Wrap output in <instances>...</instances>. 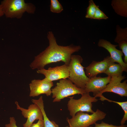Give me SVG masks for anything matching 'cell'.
Returning <instances> with one entry per match:
<instances>
[{"label": "cell", "mask_w": 127, "mask_h": 127, "mask_svg": "<svg viewBox=\"0 0 127 127\" xmlns=\"http://www.w3.org/2000/svg\"><path fill=\"white\" fill-rule=\"evenodd\" d=\"M47 37L49 45L35 57L34 60L30 65L32 69H43L48 64L60 61L68 66L72 54L78 52L81 48L80 46L73 44L67 46L59 45L52 31L48 32Z\"/></svg>", "instance_id": "1"}, {"label": "cell", "mask_w": 127, "mask_h": 127, "mask_svg": "<svg viewBox=\"0 0 127 127\" xmlns=\"http://www.w3.org/2000/svg\"><path fill=\"white\" fill-rule=\"evenodd\" d=\"M0 4L4 15L8 18L20 19L24 12L33 14L36 10L34 5L24 0H4Z\"/></svg>", "instance_id": "2"}, {"label": "cell", "mask_w": 127, "mask_h": 127, "mask_svg": "<svg viewBox=\"0 0 127 127\" xmlns=\"http://www.w3.org/2000/svg\"><path fill=\"white\" fill-rule=\"evenodd\" d=\"M82 57L79 55H72L68 65L69 79L78 87L84 89L86 84L89 79L86 74L82 65Z\"/></svg>", "instance_id": "3"}, {"label": "cell", "mask_w": 127, "mask_h": 127, "mask_svg": "<svg viewBox=\"0 0 127 127\" xmlns=\"http://www.w3.org/2000/svg\"><path fill=\"white\" fill-rule=\"evenodd\" d=\"M53 102H60L61 99L76 94L82 95L85 93L84 89L79 88L69 79H60L56 85L51 89Z\"/></svg>", "instance_id": "4"}, {"label": "cell", "mask_w": 127, "mask_h": 127, "mask_svg": "<svg viewBox=\"0 0 127 127\" xmlns=\"http://www.w3.org/2000/svg\"><path fill=\"white\" fill-rule=\"evenodd\" d=\"M106 115L105 112L98 109L91 114L79 111L71 118H67V121L69 126L72 127H88L97 121L104 119Z\"/></svg>", "instance_id": "5"}, {"label": "cell", "mask_w": 127, "mask_h": 127, "mask_svg": "<svg viewBox=\"0 0 127 127\" xmlns=\"http://www.w3.org/2000/svg\"><path fill=\"white\" fill-rule=\"evenodd\" d=\"M81 95V97L78 99H74L73 97H69L67 104V109L72 117L79 111L92 114L95 112L92 109V103L97 102L98 99L91 96L89 93H85Z\"/></svg>", "instance_id": "6"}, {"label": "cell", "mask_w": 127, "mask_h": 127, "mask_svg": "<svg viewBox=\"0 0 127 127\" xmlns=\"http://www.w3.org/2000/svg\"><path fill=\"white\" fill-rule=\"evenodd\" d=\"M126 78L125 75L113 76L109 83L105 88L95 97H99L103 93L106 92H113L120 96H127V80H126L121 83L122 80Z\"/></svg>", "instance_id": "7"}, {"label": "cell", "mask_w": 127, "mask_h": 127, "mask_svg": "<svg viewBox=\"0 0 127 127\" xmlns=\"http://www.w3.org/2000/svg\"><path fill=\"white\" fill-rule=\"evenodd\" d=\"M29 86L30 97L37 96L41 94H45L49 96L52 94L51 89L53 86V83L52 81L45 78L42 80H32Z\"/></svg>", "instance_id": "8"}, {"label": "cell", "mask_w": 127, "mask_h": 127, "mask_svg": "<svg viewBox=\"0 0 127 127\" xmlns=\"http://www.w3.org/2000/svg\"><path fill=\"white\" fill-rule=\"evenodd\" d=\"M15 104L17 109L20 110L22 115L27 119L26 123L23 124V127H30L35 120L43 119L42 112L36 104L33 103L30 105L27 109L21 107L16 101Z\"/></svg>", "instance_id": "9"}, {"label": "cell", "mask_w": 127, "mask_h": 127, "mask_svg": "<svg viewBox=\"0 0 127 127\" xmlns=\"http://www.w3.org/2000/svg\"><path fill=\"white\" fill-rule=\"evenodd\" d=\"M37 73L44 75L45 78L52 81L59 79H67L69 77L68 66L64 64L54 67H49L37 70Z\"/></svg>", "instance_id": "10"}, {"label": "cell", "mask_w": 127, "mask_h": 127, "mask_svg": "<svg viewBox=\"0 0 127 127\" xmlns=\"http://www.w3.org/2000/svg\"><path fill=\"white\" fill-rule=\"evenodd\" d=\"M111 79V77L109 76L103 77L96 76L90 78L84 89L85 92H93L94 97L95 98L105 88Z\"/></svg>", "instance_id": "11"}, {"label": "cell", "mask_w": 127, "mask_h": 127, "mask_svg": "<svg viewBox=\"0 0 127 127\" xmlns=\"http://www.w3.org/2000/svg\"><path fill=\"white\" fill-rule=\"evenodd\" d=\"M115 62L108 56L101 61H93L85 68V73L89 78L96 76L98 74L104 73L108 67Z\"/></svg>", "instance_id": "12"}, {"label": "cell", "mask_w": 127, "mask_h": 127, "mask_svg": "<svg viewBox=\"0 0 127 127\" xmlns=\"http://www.w3.org/2000/svg\"><path fill=\"white\" fill-rule=\"evenodd\" d=\"M98 46L106 49L110 53V57L115 62L117 63L122 66L123 71L127 72V64H125L123 61L122 57L123 54L121 50L117 49L116 47L117 45H114L106 40L101 39L98 43Z\"/></svg>", "instance_id": "13"}, {"label": "cell", "mask_w": 127, "mask_h": 127, "mask_svg": "<svg viewBox=\"0 0 127 127\" xmlns=\"http://www.w3.org/2000/svg\"><path fill=\"white\" fill-rule=\"evenodd\" d=\"M32 102L37 105L41 109L43 114L44 127H59L54 121L50 120L47 116L44 110L43 97L41 96L38 99H32Z\"/></svg>", "instance_id": "14"}, {"label": "cell", "mask_w": 127, "mask_h": 127, "mask_svg": "<svg viewBox=\"0 0 127 127\" xmlns=\"http://www.w3.org/2000/svg\"><path fill=\"white\" fill-rule=\"evenodd\" d=\"M111 5L117 14L127 17V0H113L111 1Z\"/></svg>", "instance_id": "15"}, {"label": "cell", "mask_w": 127, "mask_h": 127, "mask_svg": "<svg viewBox=\"0 0 127 127\" xmlns=\"http://www.w3.org/2000/svg\"><path fill=\"white\" fill-rule=\"evenodd\" d=\"M123 71L121 66L119 64L113 63L107 68L104 73L111 77L122 75Z\"/></svg>", "instance_id": "16"}, {"label": "cell", "mask_w": 127, "mask_h": 127, "mask_svg": "<svg viewBox=\"0 0 127 127\" xmlns=\"http://www.w3.org/2000/svg\"><path fill=\"white\" fill-rule=\"evenodd\" d=\"M99 97L100 98L99 99L101 101L107 100L110 102L115 103L119 105L121 107L124 111V114L121 121L120 124L121 125L124 124L127 120V101L119 102L113 101L106 98L103 95Z\"/></svg>", "instance_id": "17"}, {"label": "cell", "mask_w": 127, "mask_h": 127, "mask_svg": "<svg viewBox=\"0 0 127 127\" xmlns=\"http://www.w3.org/2000/svg\"><path fill=\"white\" fill-rule=\"evenodd\" d=\"M89 5L87 9L85 17L86 18L93 19L97 6L92 0H89Z\"/></svg>", "instance_id": "18"}, {"label": "cell", "mask_w": 127, "mask_h": 127, "mask_svg": "<svg viewBox=\"0 0 127 127\" xmlns=\"http://www.w3.org/2000/svg\"><path fill=\"white\" fill-rule=\"evenodd\" d=\"M50 4V10L52 12L59 13L63 10L62 6L57 0H51Z\"/></svg>", "instance_id": "19"}, {"label": "cell", "mask_w": 127, "mask_h": 127, "mask_svg": "<svg viewBox=\"0 0 127 127\" xmlns=\"http://www.w3.org/2000/svg\"><path fill=\"white\" fill-rule=\"evenodd\" d=\"M108 18V17L99 8L98 6H97L93 19L98 20H107Z\"/></svg>", "instance_id": "20"}, {"label": "cell", "mask_w": 127, "mask_h": 127, "mask_svg": "<svg viewBox=\"0 0 127 127\" xmlns=\"http://www.w3.org/2000/svg\"><path fill=\"white\" fill-rule=\"evenodd\" d=\"M95 124L94 127H127V125L125 124L117 126L112 124H109L103 121H102L100 123H95Z\"/></svg>", "instance_id": "21"}, {"label": "cell", "mask_w": 127, "mask_h": 127, "mask_svg": "<svg viewBox=\"0 0 127 127\" xmlns=\"http://www.w3.org/2000/svg\"><path fill=\"white\" fill-rule=\"evenodd\" d=\"M5 127H18L16 125V121L15 118L11 117L9 118V123L5 125Z\"/></svg>", "instance_id": "22"}, {"label": "cell", "mask_w": 127, "mask_h": 127, "mask_svg": "<svg viewBox=\"0 0 127 127\" xmlns=\"http://www.w3.org/2000/svg\"><path fill=\"white\" fill-rule=\"evenodd\" d=\"M30 127H44V123L43 119L39 120L36 123H33Z\"/></svg>", "instance_id": "23"}, {"label": "cell", "mask_w": 127, "mask_h": 127, "mask_svg": "<svg viewBox=\"0 0 127 127\" xmlns=\"http://www.w3.org/2000/svg\"><path fill=\"white\" fill-rule=\"evenodd\" d=\"M4 15V14L1 6L0 4V17Z\"/></svg>", "instance_id": "24"}, {"label": "cell", "mask_w": 127, "mask_h": 127, "mask_svg": "<svg viewBox=\"0 0 127 127\" xmlns=\"http://www.w3.org/2000/svg\"><path fill=\"white\" fill-rule=\"evenodd\" d=\"M69 127H72L71 126H69ZM88 127H92V126H90Z\"/></svg>", "instance_id": "25"}]
</instances>
